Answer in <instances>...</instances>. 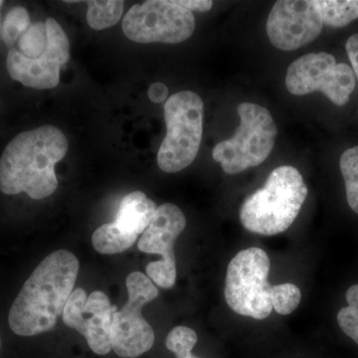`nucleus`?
Segmentation results:
<instances>
[{"label":"nucleus","instance_id":"obj_21","mask_svg":"<svg viewBox=\"0 0 358 358\" xmlns=\"http://www.w3.org/2000/svg\"><path fill=\"white\" fill-rule=\"evenodd\" d=\"M348 306L338 313L341 331L358 345V284L352 285L345 294Z\"/></svg>","mask_w":358,"mask_h":358},{"label":"nucleus","instance_id":"obj_5","mask_svg":"<svg viewBox=\"0 0 358 358\" xmlns=\"http://www.w3.org/2000/svg\"><path fill=\"white\" fill-rule=\"evenodd\" d=\"M240 124L229 140L220 141L212 157L227 174H237L260 166L274 148L277 127L266 108L253 103L238 106Z\"/></svg>","mask_w":358,"mask_h":358},{"label":"nucleus","instance_id":"obj_6","mask_svg":"<svg viewBox=\"0 0 358 358\" xmlns=\"http://www.w3.org/2000/svg\"><path fill=\"white\" fill-rule=\"evenodd\" d=\"M270 268L268 254L257 247L242 250L230 261L224 296L233 312L252 319H267L273 310Z\"/></svg>","mask_w":358,"mask_h":358},{"label":"nucleus","instance_id":"obj_19","mask_svg":"<svg viewBox=\"0 0 358 358\" xmlns=\"http://www.w3.org/2000/svg\"><path fill=\"white\" fill-rule=\"evenodd\" d=\"M47 45V30L45 22H36L18 39L13 48L28 59H36L43 54ZM13 49V48H11Z\"/></svg>","mask_w":358,"mask_h":358},{"label":"nucleus","instance_id":"obj_14","mask_svg":"<svg viewBox=\"0 0 358 358\" xmlns=\"http://www.w3.org/2000/svg\"><path fill=\"white\" fill-rule=\"evenodd\" d=\"M157 209L145 193L131 192L122 199L115 223L124 232L138 236L152 223Z\"/></svg>","mask_w":358,"mask_h":358},{"label":"nucleus","instance_id":"obj_24","mask_svg":"<svg viewBox=\"0 0 358 358\" xmlns=\"http://www.w3.org/2000/svg\"><path fill=\"white\" fill-rule=\"evenodd\" d=\"M176 4L183 7L188 11H197V13H207L213 6L210 0H176Z\"/></svg>","mask_w":358,"mask_h":358},{"label":"nucleus","instance_id":"obj_20","mask_svg":"<svg viewBox=\"0 0 358 358\" xmlns=\"http://www.w3.org/2000/svg\"><path fill=\"white\" fill-rule=\"evenodd\" d=\"M31 26L29 14L24 7L16 6L7 13L2 27L1 36L9 49L13 48L18 39Z\"/></svg>","mask_w":358,"mask_h":358},{"label":"nucleus","instance_id":"obj_7","mask_svg":"<svg viewBox=\"0 0 358 358\" xmlns=\"http://www.w3.org/2000/svg\"><path fill=\"white\" fill-rule=\"evenodd\" d=\"M129 300L113 315L110 327L112 350L121 357H138L155 343L152 327L143 317V308L157 298L159 289L141 272L131 273L126 280Z\"/></svg>","mask_w":358,"mask_h":358},{"label":"nucleus","instance_id":"obj_3","mask_svg":"<svg viewBox=\"0 0 358 358\" xmlns=\"http://www.w3.org/2000/svg\"><path fill=\"white\" fill-rule=\"evenodd\" d=\"M307 196L308 186L296 167H277L265 185L244 200L240 220L250 232L274 236L289 229Z\"/></svg>","mask_w":358,"mask_h":358},{"label":"nucleus","instance_id":"obj_18","mask_svg":"<svg viewBox=\"0 0 358 358\" xmlns=\"http://www.w3.org/2000/svg\"><path fill=\"white\" fill-rule=\"evenodd\" d=\"M341 174L345 179L346 200L358 214V145L346 150L339 159Z\"/></svg>","mask_w":358,"mask_h":358},{"label":"nucleus","instance_id":"obj_28","mask_svg":"<svg viewBox=\"0 0 358 358\" xmlns=\"http://www.w3.org/2000/svg\"><path fill=\"white\" fill-rule=\"evenodd\" d=\"M0 348H1V338H0Z\"/></svg>","mask_w":358,"mask_h":358},{"label":"nucleus","instance_id":"obj_11","mask_svg":"<svg viewBox=\"0 0 358 358\" xmlns=\"http://www.w3.org/2000/svg\"><path fill=\"white\" fill-rule=\"evenodd\" d=\"M45 24L47 45L40 57L26 58L15 48L9 49L7 55L6 67L9 75L28 88H55L60 81L61 67L70 59L69 39L64 30L53 18H48Z\"/></svg>","mask_w":358,"mask_h":358},{"label":"nucleus","instance_id":"obj_22","mask_svg":"<svg viewBox=\"0 0 358 358\" xmlns=\"http://www.w3.org/2000/svg\"><path fill=\"white\" fill-rule=\"evenodd\" d=\"M301 300V289L291 282L275 285L271 289V303L275 312L282 315H289L296 310Z\"/></svg>","mask_w":358,"mask_h":358},{"label":"nucleus","instance_id":"obj_4","mask_svg":"<svg viewBox=\"0 0 358 358\" xmlns=\"http://www.w3.org/2000/svg\"><path fill=\"white\" fill-rule=\"evenodd\" d=\"M203 101L194 92H178L167 99L166 136L157 152L162 171L178 173L196 159L203 134Z\"/></svg>","mask_w":358,"mask_h":358},{"label":"nucleus","instance_id":"obj_23","mask_svg":"<svg viewBox=\"0 0 358 358\" xmlns=\"http://www.w3.org/2000/svg\"><path fill=\"white\" fill-rule=\"evenodd\" d=\"M197 339V334L192 329L178 326L171 329L167 336L166 345L167 350L173 352L176 358H185L192 355Z\"/></svg>","mask_w":358,"mask_h":358},{"label":"nucleus","instance_id":"obj_26","mask_svg":"<svg viewBox=\"0 0 358 358\" xmlns=\"http://www.w3.org/2000/svg\"><path fill=\"white\" fill-rule=\"evenodd\" d=\"M169 89L162 83H155L148 89V98L154 103H162L167 99Z\"/></svg>","mask_w":358,"mask_h":358},{"label":"nucleus","instance_id":"obj_12","mask_svg":"<svg viewBox=\"0 0 358 358\" xmlns=\"http://www.w3.org/2000/svg\"><path fill=\"white\" fill-rule=\"evenodd\" d=\"M117 307L107 294L96 291L87 296L82 288L73 291L63 310V322L86 338L96 355H105L112 350L110 327Z\"/></svg>","mask_w":358,"mask_h":358},{"label":"nucleus","instance_id":"obj_15","mask_svg":"<svg viewBox=\"0 0 358 358\" xmlns=\"http://www.w3.org/2000/svg\"><path fill=\"white\" fill-rule=\"evenodd\" d=\"M136 239V235L124 232L113 222L100 226L92 236V243L99 253L114 255L131 248Z\"/></svg>","mask_w":358,"mask_h":358},{"label":"nucleus","instance_id":"obj_25","mask_svg":"<svg viewBox=\"0 0 358 358\" xmlns=\"http://www.w3.org/2000/svg\"><path fill=\"white\" fill-rule=\"evenodd\" d=\"M346 52H348V58L352 63L353 73L355 78L358 79V33L353 34L348 39L345 44Z\"/></svg>","mask_w":358,"mask_h":358},{"label":"nucleus","instance_id":"obj_17","mask_svg":"<svg viewBox=\"0 0 358 358\" xmlns=\"http://www.w3.org/2000/svg\"><path fill=\"white\" fill-rule=\"evenodd\" d=\"M87 4V20L89 25L93 29L103 30L119 22L124 11V2L119 0H91Z\"/></svg>","mask_w":358,"mask_h":358},{"label":"nucleus","instance_id":"obj_8","mask_svg":"<svg viewBox=\"0 0 358 358\" xmlns=\"http://www.w3.org/2000/svg\"><path fill=\"white\" fill-rule=\"evenodd\" d=\"M122 27L124 35L136 43L176 44L192 36L195 20L192 11L176 1L148 0L129 9Z\"/></svg>","mask_w":358,"mask_h":358},{"label":"nucleus","instance_id":"obj_16","mask_svg":"<svg viewBox=\"0 0 358 358\" xmlns=\"http://www.w3.org/2000/svg\"><path fill=\"white\" fill-rule=\"evenodd\" d=\"M322 23L341 28L358 18V0H313Z\"/></svg>","mask_w":358,"mask_h":358},{"label":"nucleus","instance_id":"obj_13","mask_svg":"<svg viewBox=\"0 0 358 358\" xmlns=\"http://www.w3.org/2000/svg\"><path fill=\"white\" fill-rule=\"evenodd\" d=\"M324 23L313 0H281L268 14L267 34L282 51H293L320 36Z\"/></svg>","mask_w":358,"mask_h":358},{"label":"nucleus","instance_id":"obj_1","mask_svg":"<svg viewBox=\"0 0 358 358\" xmlns=\"http://www.w3.org/2000/svg\"><path fill=\"white\" fill-rule=\"evenodd\" d=\"M80 264L67 250L46 257L23 285L10 310L8 324L20 336L51 331L74 291Z\"/></svg>","mask_w":358,"mask_h":358},{"label":"nucleus","instance_id":"obj_27","mask_svg":"<svg viewBox=\"0 0 358 358\" xmlns=\"http://www.w3.org/2000/svg\"><path fill=\"white\" fill-rule=\"evenodd\" d=\"M185 358H201V357H194V355H193L192 353V355H187V357H186Z\"/></svg>","mask_w":358,"mask_h":358},{"label":"nucleus","instance_id":"obj_10","mask_svg":"<svg viewBox=\"0 0 358 358\" xmlns=\"http://www.w3.org/2000/svg\"><path fill=\"white\" fill-rule=\"evenodd\" d=\"M185 226L186 218L179 207L173 203L162 204L138 241L141 252L162 256L159 261L148 263L145 268L148 277L162 288L171 289L176 284L174 244Z\"/></svg>","mask_w":358,"mask_h":358},{"label":"nucleus","instance_id":"obj_2","mask_svg":"<svg viewBox=\"0 0 358 358\" xmlns=\"http://www.w3.org/2000/svg\"><path fill=\"white\" fill-rule=\"evenodd\" d=\"M67 152L65 134L50 124L18 134L0 159V190L36 200L50 196L58 186L55 164Z\"/></svg>","mask_w":358,"mask_h":358},{"label":"nucleus","instance_id":"obj_9","mask_svg":"<svg viewBox=\"0 0 358 358\" xmlns=\"http://www.w3.org/2000/svg\"><path fill=\"white\" fill-rule=\"evenodd\" d=\"M286 86L296 96L320 92L336 106H345L355 88V75L345 63H338L327 52L296 59L287 71Z\"/></svg>","mask_w":358,"mask_h":358}]
</instances>
